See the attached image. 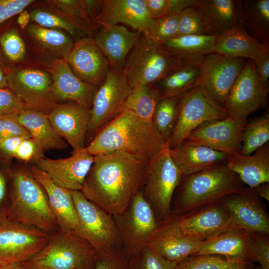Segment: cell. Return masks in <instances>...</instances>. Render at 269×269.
I'll use <instances>...</instances> for the list:
<instances>
[{"label": "cell", "mask_w": 269, "mask_h": 269, "mask_svg": "<svg viewBox=\"0 0 269 269\" xmlns=\"http://www.w3.org/2000/svg\"><path fill=\"white\" fill-rule=\"evenodd\" d=\"M149 162L122 151L95 155L81 191L112 216H118L141 191Z\"/></svg>", "instance_id": "1"}, {"label": "cell", "mask_w": 269, "mask_h": 269, "mask_svg": "<svg viewBox=\"0 0 269 269\" xmlns=\"http://www.w3.org/2000/svg\"><path fill=\"white\" fill-rule=\"evenodd\" d=\"M167 146L152 121L124 110L103 126L85 148L93 156L122 151L149 161Z\"/></svg>", "instance_id": "2"}, {"label": "cell", "mask_w": 269, "mask_h": 269, "mask_svg": "<svg viewBox=\"0 0 269 269\" xmlns=\"http://www.w3.org/2000/svg\"><path fill=\"white\" fill-rule=\"evenodd\" d=\"M10 175L6 220L37 228L48 235L57 230L46 192L30 169L19 168Z\"/></svg>", "instance_id": "3"}, {"label": "cell", "mask_w": 269, "mask_h": 269, "mask_svg": "<svg viewBox=\"0 0 269 269\" xmlns=\"http://www.w3.org/2000/svg\"><path fill=\"white\" fill-rule=\"evenodd\" d=\"M204 56L171 52L142 33L127 58L123 73L132 89L139 85L153 86L175 68L201 62Z\"/></svg>", "instance_id": "4"}, {"label": "cell", "mask_w": 269, "mask_h": 269, "mask_svg": "<svg viewBox=\"0 0 269 269\" xmlns=\"http://www.w3.org/2000/svg\"><path fill=\"white\" fill-rule=\"evenodd\" d=\"M183 177L178 201L182 214L219 202L245 187L238 175L222 163Z\"/></svg>", "instance_id": "5"}, {"label": "cell", "mask_w": 269, "mask_h": 269, "mask_svg": "<svg viewBox=\"0 0 269 269\" xmlns=\"http://www.w3.org/2000/svg\"><path fill=\"white\" fill-rule=\"evenodd\" d=\"M97 253L82 237L59 228L39 252L21 264L27 269H93Z\"/></svg>", "instance_id": "6"}, {"label": "cell", "mask_w": 269, "mask_h": 269, "mask_svg": "<svg viewBox=\"0 0 269 269\" xmlns=\"http://www.w3.org/2000/svg\"><path fill=\"white\" fill-rule=\"evenodd\" d=\"M113 217L119 232L121 248L128 259L147 246L160 225L142 191L134 197L123 213Z\"/></svg>", "instance_id": "7"}, {"label": "cell", "mask_w": 269, "mask_h": 269, "mask_svg": "<svg viewBox=\"0 0 269 269\" xmlns=\"http://www.w3.org/2000/svg\"><path fill=\"white\" fill-rule=\"evenodd\" d=\"M228 117L223 107L203 87L195 86L180 96L176 123L168 141L169 148L179 146L202 124Z\"/></svg>", "instance_id": "8"}, {"label": "cell", "mask_w": 269, "mask_h": 269, "mask_svg": "<svg viewBox=\"0 0 269 269\" xmlns=\"http://www.w3.org/2000/svg\"><path fill=\"white\" fill-rule=\"evenodd\" d=\"M182 177L169 155L168 146L149 162L142 193L162 222L171 215L172 196Z\"/></svg>", "instance_id": "9"}, {"label": "cell", "mask_w": 269, "mask_h": 269, "mask_svg": "<svg viewBox=\"0 0 269 269\" xmlns=\"http://www.w3.org/2000/svg\"><path fill=\"white\" fill-rule=\"evenodd\" d=\"M79 222L78 235L98 253L121 247V239L114 217L88 200L79 190H70Z\"/></svg>", "instance_id": "10"}, {"label": "cell", "mask_w": 269, "mask_h": 269, "mask_svg": "<svg viewBox=\"0 0 269 269\" xmlns=\"http://www.w3.org/2000/svg\"><path fill=\"white\" fill-rule=\"evenodd\" d=\"M7 87L27 108L47 115L58 104L51 92L52 79L49 71L34 67H19L6 72Z\"/></svg>", "instance_id": "11"}, {"label": "cell", "mask_w": 269, "mask_h": 269, "mask_svg": "<svg viewBox=\"0 0 269 269\" xmlns=\"http://www.w3.org/2000/svg\"><path fill=\"white\" fill-rule=\"evenodd\" d=\"M132 89L124 73L110 68L105 80L95 95L90 111L86 138L90 141L103 126L122 112Z\"/></svg>", "instance_id": "12"}, {"label": "cell", "mask_w": 269, "mask_h": 269, "mask_svg": "<svg viewBox=\"0 0 269 269\" xmlns=\"http://www.w3.org/2000/svg\"><path fill=\"white\" fill-rule=\"evenodd\" d=\"M49 235L40 230L6 220L0 224V267L30 259L47 244Z\"/></svg>", "instance_id": "13"}, {"label": "cell", "mask_w": 269, "mask_h": 269, "mask_svg": "<svg viewBox=\"0 0 269 269\" xmlns=\"http://www.w3.org/2000/svg\"><path fill=\"white\" fill-rule=\"evenodd\" d=\"M269 92L260 82L254 61L248 59L222 107L228 116L245 121L251 113L267 105Z\"/></svg>", "instance_id": "14"}, {"label": "cell", "mask_w": 269, "mask_h": 269, "mask_svg": "<svg viewBox=\"0 0 269 269\" xmlns=\"http://www.w3.org/2000/svg\"><path fill=\"white\" fill-rule=\"evenodd\" d=\"M248 59L231 58L215 53L205 55L198 85L222 106Z\"/></svg>", "instance_id": "15"}, {"label": "cell", "mask_w": 269, "mask_h": 269, "mask_svg": "<svg viewBox=\"0 0 269 269\" xmlns=\"http://www.w3.org/2000/svg\"><path fill=\"white\" fill-rule=\"evenodd\" d=\"M221 201L229 212L231 228L269 235V215L254 189L244 187Z\"/></svg>", "instance_id": "16"}, {"label": "cell", "mask_w": 269, "mask_h": 269, "mask_svg": "<svg viewBox=\"0 0 269 269\" xmlns=\"http://www.w3.org/2000/svg\"><path fill=\"white\" fill-rule=\"evenodd\" d=\"M182 234L205 241L231 228L228 210L221 201L186 213L172 216Z\"/></svg>", "instance_id": "17"}, {"label": "cell", "mask_w": 269, "mask_h": 269, "mask_svg": "<svg viewBox=\"0 0 269 269\" xmlns=\"http://www.w3.org/2000/svg\"><path fill=\"white\" fill-rule=\"evenodd\" d=\"M246 121L228 116L208 122L191 132L183 142L205 146L231 157L240 152L242 133Z\"/></svg>", "instance_id": "18"}, {"label": "cell", "mask_w": 269, "mask_h": 269, "mask_svg": "<svg viewBox=\"0 0 269 269\" xmlns=\"http://www.w3.org/2000/svg\"><path fill=\"white\" fill-rule=\"evenodd\" d=\"M63 59L78 77L98 87L105 80L110 68L107 58L90 36L75 40Z\"/></svg>", "instance_id": "19"}, {"label": "cell", "mask_w": 269, "mask_h": 269, "mask_svg": "<svg viewBox=\"0 0 269 269\" xmlns=\"http://www.w3.org/2000/svg\"><path fill=\"white\" fill-rule=\"evenodd\" d=\"M94 159V156L84 147L72 151L71 155L67 158L53 159L44 157L35 163L59 186L81 191Z\"/></svg>", "instance_id": "20"}, {"label": "cell", "mask_w": 269, "mask_h": 269, "mask_svg": "<svg viewBox=\"0 0 269 269\" xmlns=\"http://www.w3.org/2000/svg\"><path fill=\"white\" fill-rule=\"evenodd\" d=\"M49 72L52 79V95L57 104L74 102L90 110L99 87L84 82L64 59H56Z\"/></svg>", "instance_id": "21"}, {"label": "cell", "mask_w": 269, "mask_h": 269, "mask_svg": "<svg viewBox=\"0 0 269 269\" xmlns=\"http://www.w3.org/2000/svg\"><path fill=\"white\" fill-rule=\"evenodd\" d=\"M90 110L74 102L57 104L47 114L57 133L72 147V151L85 147Z\"/></svg>", "instance_id": "22"}, {"label": "cell", "mask_w": 269, "mask_h": 269, "mask_svg": "<svg viewBox=\"0 0 269 269\" xmlns=\"http://www.w3.org/2000/svg\"><path fill=\"white\" fill-rule=\"evenodd\" d=\"M203 242L182 234L170 215L159 225L147 246L158 255L179 263L196 254Z\"/></svg>", "instance_id": "23"}, {"label": "cell", "mask_w": 269, "mask_h": 269, "mask_svg": "<svg viewBox=\"0 0 269 269\" xmlns=\"http://www.w3.org/2000/svg\"><path fill=\"white\" fill-rule=\"evenodd\" d=\"M152 21L145 0H106L103 1L94 23L102 27L123 23L136 31L145 33Z\"/></svg>", "instance_id": "24"}, {"label": "cell", "mask_w": 269, "mask_h": 269, "mask_svg": "<svg viewBox=\"0 0 269 269\" xmlns=\"http://www.w3.org/2000/svg\"><path fill=\"white\" fill-rule=\"evenodd\" d=\"M253 232L230 228L215 237L204 241L194 255H213L241 262H255L252 246Z\"/></svg>", "instance_id": "25"}, {"label": "cell", "mask_w": 269, "mask_h": 269, "mask_svg": "<svg viewBox=\"0 0 269 269\" xmlns=\"http://www.w3.org/2000/svg\"><path fill=\"white\" fill-rule=\"evenodd\" d=\"M30 170L44 189L59 228L78 235V219L70 190L56 184L36 165L32 166Z\"/></svg>", "instance_id": "26"}, {"label": "cell", "mask_w": 269, "mask_h": 269, "mask_svg": "<svg viewBox=\"0 0 269 269\" xmlns=\"http://www.w3.org/2000/svg\"><path fill=\"white\" fill-rule=\"evenodd\" d=\"M141 33L115 25L102 27L93 39L107 58L110 68L123 73L127 58Z\"/></svg>", "instance_id": "27"}, {"label": "cell", "mask_w": 269, "mask_h": 269, "mask_svg": "<svg viewBox=\"0 0 269 269\" xmlns=\"http://www.w3.org/2000/svg\"><path fill=\"white\" fill-rule=\"evenodd\" d=\"M169 154L183 176L221 164L230 157L224 152L186 142H183L176 147L169 148Z\"/></svg>", "instance_id": "28"}, {"label": "cell", "mask_w": 269, "mask_h": 269, "mask_svg": "<svg viewBox=\"0 0 269 269\" xmlns=\"http://www.w3.org/2000/svg\"><path fill=\"white\" fill-rule=\"evenodd\" d=\"M227 166L238 175L243 183L254 189L269 182V146L268 143L253 153L244 155L239 152L230 157Z\"/></svg>", "instance_id": "29"}, {"label": "cell", "mask_w": 269, "mask_h": 269, "mask_svg": "<svg viewBox=\"0 0 269 269\" xmlns=\"http://www.w3.org/2000/svg\"><path fill=\"white\" fill-rule=\"evenodd\" d=\"M15 115L18 122L28 131L43 151L61 150L67 147L65 140L57 133L45 113L25 108Z\"/></svg>", "instance_id": "30"}, {"label": "cell", "mask_w": 269, "mask_h": 269, "mask_svg": "<svg viewBox=\"0 0 269 269\" xmlns=\"http://www.w3.org/2000/svg\"><path fill=\"white\" fill-rule=\"evenodd\" d=\"M194 5L202 14L215 35L240 23L242 0H196Z\"/></svg>", "instance_id": "31"}, {"label": "cell", "mask_w": 269, "mask_h": 269, "mask_svg": "<svg viewBox=\"0 0 269 269\" xmlns=\"http://www.w3.org/2000/svg\"><path fill=\"white\" fill-rule=\"evenodd\" d=\"M263 43L251 36L239 23L217 35L214 53L253 60Z\"/></svg>", "instance_id": "32"}, {"label": "cell", "mask_w": 269, "mask_h": 269, "mask_svg": "<svg viewBox=\"0 0 269 269\" xmlns=\"http://www.w3.org/2000/svg\"><path fill=\"white\" fill-rule=\"evenodd\" d=\"M202 62L179 66L158 81L154 86L161 98L180 96L197 85L202 72Z\"/></svg>", "instance_id": "33"}, {"label": "cell", "mask_w": 269, "mask_h": 269, "mask_svg": "<svg viewBox=\"0 0 269 269\" xmlns=\"http://www.w3.org/2000/svg\"><path fill=\"white\" fill-rule=\"evenodd\" d=\"M27 33L35 44L46 53L63 59L72 49L75 40L66 32L29 23Z\"/></svg>", "instance_id": "34"}, {"label": "cell", "mask_w": 269, "mask_h": 269, "mask_svg": "<svg viewBox=\"0 0 269 269\" xmlns=\"http://www.w3.org/2000/svg\"><path fill=\"white\" fill-rule=\"evenodd\" d=\"M240 24L253 37L269 42V0H244Z\"/></svg>", "instance_id": "35"}, {"label": "cell", "mask_w": 269, "mask_h": 269, "mask_svg": "<svg viewBox=\"0 0 269 269\" xmlns=\"http://www.w3.org/2000/svg\"><path fill=\"white\" fill-rule=\"evenodd\" d=\"M31 20L40 26L55 29L69 34L75 41L89 37L92 32L52 8L38 7L29 11Z\"/></svg>", "instance_id": "36"}, {"label": "cell", "mask_w": 269, "mask_h": 269, "mask_svg": "<svg viewBox=\"0 0 269 269\" xmlns=\"http://www.w3.org/2000/svg\"><path fill=\"white\" fill-rule=\"evenodd\" d=\"M217 35H178L162 44L178 54L204 56L214 53Z\"/></svg>", "instance_id": "37"}, {"label": "cell", "mask_w": 269, "mask_h": 269, "mask_svg": "<svg viewBox=\"0 0 269 269\" xmlns=\"http://www.w3.org/2000/svg\"><path fill=\"white\" fill-rule=\"evenodd\" d=\"M269 140V113L246 121L242 133L239 153L244 155L253 153Z\"/></svg>", "instance_id": "38"}, {"label": "cell", "mask_w": 269, "mask_h": 269, "mask_svg": "<svg viewBox=\"0 0 269 269\" xmlns=\"http://www.w3.org/2000/svg\"><path fill=\"white\" fill-rule=\"evenodd\" d=\"M160 98L158 90L154 86H137L133 88L127 97L122 111L128 110L144 120L152 121L155 106Z\"/></svg>", "instance_id": "39"}, {"label": "cell", "mask_w": 269, "mask_h": 269, "mask_svg": "<svg viewBox=\"0 0 269 269\" xmlns=\"http://www.w3.org/2000/svg\"><path fill=\"white\" fill-rule=\"evenodd\" d=\"M180 96L160 98L157 103L152 122L167 143L175 126Z\"/></svg>", "instance_id": "40"}, {"label": "cell", "mask_w": 269, "mask_h": 269, "mask_svg": "<svg viewBox=\"0 0 269 269\" xmlns=\"http://www.w3.org/2000/svg\"><path fill=\"white\" fill-rule=\"evenodd\" d=\"M253 262H241L213 255H192L178 263L176 269H254Z\"/></svg>", "instance_id": "41"}, {"label": "cell", "mask_w": 269, "mask_h": 269, "mask_svg": "<svg viewBox=\"0 0 269 269\" xmlns=\"http://www.w3.org/2000/svg\"><path fill=\"white\" fill-rule=\"evenodd\" d=\"M0 48L9 62L22 64L27 60L28 51L25 42L14 27L8 28L0 35Z\"/></svg>", "instance_id": "42"}, {"label": "cell", "mask_w": 269, "mask_h": 269, "mask_svg": "<svg viewBox=\"0 0 269 269\" xmlns=\"http://www.w3.org/2000/svg\"><path fill=\"white\" fill-rule=\"evenodd\" d=\"M194 4L186 7L180 12L177 36L215 35L202 14Z\"/></svg>", "instance_id": "43"}, {"label": "cell", "mask_w": 269, "mask_h": 269, "mask_svg": "<svg viewBox=\"0 0 269 269\" xmlns=\"http://www.w3.org/2000/svg\"><path fill=\"white\" fill-rule=\"evenodd\" d=\"M179 13L174 12L153 19L145 32L151 39L161 44L177 35Z\"/></svg>", "instance_id": "44"}, {"label": "cell", "mask_w": 269, "mask_h": 269, "mask_svg": "<svg viewBox=\"0 0 269 269\" xmlns=\"http://www.w3.org/2000/svg\"><path fill=\"white\" fill-rule=\"evenodd\" d=\"M129 269H176L178 263L170 261L147 246L128 259Z\"/></svg>", "instance_id": "45"}, {"label": "cell", "mask_w": 269, "mask_h": 269, "mask_svg": "<svg viewBox=\"0 0 269 269\" xmlns=\"http://www.w3.org/2000/svg\"><path fill=\"white\" fill-rule=\"evenodd\" d=\"M196 0H145L147 8L152 19L167 14L180 12L194 5Z\"/></svg>", "instance_id": "46"}, {"label": "cell", "mask_w": 269, "mask_h": 269, "mask_svg": "<svg viewBox=\"0 0 269 269\" xmlns=\"http://www.w3.org/2000/svg\"><path fill=\"white\" fill-rule=\"evenodd\" d=\"M93 269H129L128 259L121 246L110 251L98 253Z\"/></svg>", "instance_id": "47"}, {"label": "cell", "mask_w": 269, "mask_h": 269, "mask_svg": "<svg viewBox=\"0 0 269 269\" xmlns=\"http://www.w3.org/2000/svg\"><path fill=\"white\" fill-rule=\"evenodd\" d=\"M253 61L262 86L269 90V42L263 43Z\"/></svg>", "instance_id": "48"}, {"label": "cell", "mask_w": 269, "mask_h": 269, "mask_svg": "<svg viewBox=\"0 0 269 269\" xmlns=\"http://www.w3.org/2000/svg\"><path fill=\"white\" fill-rule=\"evenodd\" d=\"M43 150L31 137H24L13 157L25 162H35L44 157Z\"/></svg>", "instance_id": "49"}, {"label": "cell", "mask_w": 269, "mask_h": 269, "mask_svg": "<svg viewBox=\"0 0 269 269\" xmlns=\"http://www.w3.org/2000/svg\"><path fill=\"white\" fill-rule=\"evenodd\" d=\"M269 235L253 233L252 246L256 262L260 264L261 269H269Z\"/></svg>", "instance_id": "50"}, {"label": "cell", "mask_w": 269, "mask_h": 269, "mask_svg": "<svg viewBox=\"0 0 269 269\" xmlns=\"http://www.w3.org/2000/svg\"><path fill=\"white\" fill-rule=\"evenodd\" d=\"M15 114L0 116V139L13 136L31 137L18 122Z\"/></svg>", "instance_id": "51"}, {"label": "cell", "mask_w": 269, "mask_h": 269, "mask_svg": "<svg viewBox=\"0 0 269 269\" xmlns=\"http://www.w3.org/2000/svg\"><path fill=\"white\" fill-rule=\"evenodd\" d=\"M27 108L9 88H0V116L16 114Z\"/></svg>", "instance_id": "52"}, {"label": "cell", "mask_w": 269, "mask_h": 269, "mask_svg": "<svg viewBox=\"0 0 269 269\" xmlns=\"http://www.w3.org/2000/svg\"><path fill=\"white\" fill-rule=\"evenodd\" d=\"M33 0H0V24L18 14Z\"/></svg>", "instance_id": "53"}, {"label": "cell", "mask_w": 269, "mask_h": 269, "mask_svg": "<svg viewBox=\"0 0 269 269\" xmlns=\"http://www.w3.org/2000/svg\"><path fill=\"white\" fill-rule=\"evenodd\" d=\"M9 194L7 191V176L3 171L0 170V221L1 222L6 220L9 201Z\"/></svg>", "instance_id": "54"}, {"label": "cell", "mask_w": 269, "mask_h": 269, "mask_svg": "<svg viewBox=\"0 0 269 269\" xmlns=\"http://www.w3.org/2000/svg\"><path fill=\"white\" fill-rule=\"evenodd\" d=\"M24 137L22 136H13L0 139V151L10 157L13 155Z\"/></svg>", "instance_id": "55"}, {"label": "cell", "mask_w": 269, "mask_h": 269, "mask_svg": "<svg viewBox=\"0 0 269 269\" xmlns=\"http://www.w3.org/2000/svg\"><path fill=\"white\" fill-rule=\"evenodd\" d=\"M31 20L29 12L24 9L20 12L17 18V23L21 29H25Z\"/></svg>", "instance_id": "56"}, {"label": "cell", "mask_w": 269, "mask_h": 269, "mask_svg": "<svg viewBox=\"0 0 269 269\" xmlns=\"http://www.w3.org/2000/svg\"><path fill=\"white\" fill-rule=\"evenodd\" d=\"M259 197L269 201V183L265 182L254 189Z\"/></svg>", "instance_id": "57"}, {"label": "cell", "mask_w": 269, "mask_h": 269, "mask_svg": "<svg viewBox=\"0 0 269 269\" xmlns=\"http://www.w3.org/2000/svg\"><path fill=\"white\" fill-rule=\"evenodd\" d=\"M7 87L6 74L0 66V88Z\"/></svg>", "instance_id": "58"}, {"label": "cell", "mask_w": 269, "mask_h": 269, "mask_svg": "<svg viewBox=\"0 0 269 269\" xmlns=\"http://www.w3.org/2000/svg\"><path fill=\"white\" fill-rule=\"evenodd\" d=\"M0 269H27L21 264H13L0 267Z\"/></svg>", "instance_id": "59"}, {"label": "cell", "mask_w": 269, "mask_h": 269, "mask_svg": "<svg viewBox=\"0 0 269 269\" xmlns=\"http://www.w3.org/2000/svg\"><path fill=\"white\" fill-rule=\"evenodd\" d=\"M254 269H261V268H260V267H255Z\"/></svg>", "instance_id": "60"}, {"label": "cell", "mask_w": 269, "mask_h": 269, "mask_svg": "<svg viewBox=\"0 0 269 269\" xmlns=\"http://www.w3.org/2000/svg\"><path fill=\"white\" fill-rule=\"evenodd\" d=\"M2 222H1V221H0V224Z\"/></svg>", "instance_id": "61"}]
</instances>
